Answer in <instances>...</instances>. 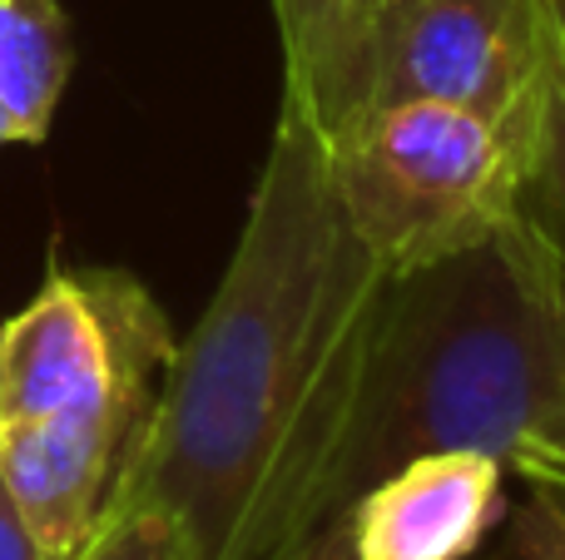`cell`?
<instances>
[{
  "label": "cell",
  "instance_id": "obj_14",
  "mask_svg": "<svg viewBox=\"0 0 565 560\" xmlns=\"http://www.w3.org/2000/svg\"><path fill=\"white\" fill-rule=\"evenodd\" d=\"M292 560H358L352 556V541H348V521H342V511L332 516L328 526H318V531L308 536V541L292 551Z\"/></svg>",
  "mask_w": 565,
  "mask_h": 560
},
{
  "label": "cell",
  "instance_id": "obj_8",
  "mask_svg": "<svg viewBox=\"0 0 565 560\" xmlns=\"http://www.w3.org/2000/svg\"><path fill=\"white\" fill-rule=\"evenodd\" d=\"M387 6L392 0H322L318 50L298 79H282V95H298L312 109L322 134L358 109L362 55H367L372 25L387 15Z\"/></svg>",
  "mask_w": 565,
  "mask_h": 560
},
{
  "label": "cell",
  "instance_id": "obj_10",
  "mask_svg": "<svg viewBox=\"0 0 565 560\" xmlns=\"http://www.w3.org/2000/svg\"><path fill=\"white\" fill-rule=\"evenodd\" d=\"M507 560H565V511L551 492H531L516 511Z\"/></svg>",
  "mask_w": 565,
  "mask_h": 560
},
{
  "label": "cell",
  "instance_id": "obj_16",
  "mask_svg": "<svg viewBox=\"0 0 565 560\" xmlns=\"http://www.w3.org/2000/svg\"><path fill=\"white\" fill-rule=\"evenodd\" d=\"M531 492H541V486H531ZM551 496H556V502H561V511H565V492H551Z\"/></svg>",
  "mask_w": 565,
  "mask_h": 560
},
{
  "label": "cell",
  "instance_id": "obj_15",
  "mask_svg": "<svg viewBox=\"0 0 565 560\" xmlns=\"http://www.w3.org/2000/svg\"><path fill=\"white\" fill-rule=\"evenodd\" d=\"M6 144H20V129H15V119H10V109L0 105V149Z\"/></svg>",
  "mask_w": 565,
  "mask_h": 560
},
{
  "label": "cell",
  "instance_id": "obj_13",
  "mask_svg": "<svg viewBox=\"0 0 565 560\" xmlns=\"http://www.w3.org/2000/svg\"><path fill=\"white\" fill-rule=\"evenodd\" d=\"M0 560H50L45 546L35 541V531L25 526V516H20L6 476H0Z\"/></svg>",
  "mask_w": 565,
  "mask_h": 560
},
{
  "label": "cell",
  "instance_id": "obj_1",
  "mask_svg": "<svg viewBox=\"0 0 565 560\" xmlns=\"http://www.w3.org/2000/svg\"><path fill=\"white\" fill-rule=\"evenodd\" d=\"M387 283L348 224L318 119L282 95L238 248L115 506L164 511L184 560H292L348 511Z\"/></svg>",
  "mask_w": 565,
  "mask_h": 560
},
{
  "label": "cell",
  "instance_id": "obj_12",
  "mask_svg": "<svg viewBox=\"0 0 565 560\" xmlns=\"http://www.w3.org/2000/svg\"><path fill=\"white\" fill-rule=\"evenodd\" d=\"M507 472H516L526 486H541V492H565V422L541 442H526L516 456H511Z\"/></svg>",
  "mask_w": 565,
  "mask_h": 560
},
{
  "label": "cell",
  "instance_id": "obj_2",
  "mask_svg": "<svg viewBox=\"0 0 565 560\" xmlns=\"http://www.w3.org/2000/svg\"><path fill=\"white\" fill-rule=\"evenodd\" d=\"M565 422V204L392 278L372 337L348 502L422 452L511 466Z\"/></svg>",
  "mask_w": 565,
  "mask_h": 560
},
{
  "label": "cell",
  "instance_id": "obj_4",
  "mask_svg": "<svg viewBox=\"0 0 565 560\" xmlns=\"http://www.w3.org/2000/svg\"><path fill=\"white\" fill-rule=\"evenodd\" d=\"M352 234L387 278L477 248L546 204H565V149L441 105H362L328 134Z\"/></svg>",
  "mask_w": 565,
  "mask_h": 560
},
{
  "label": "cell",
  "instance_id": "obj_6",
  "mask_svg": "<svg viewBox=\"0 0 565 560\" xmlns=\"http://www.w3.org/2000/svg\"><path fill=\"white\" fill-rule=\"evenodd\" d=\"M507 462L422 452L382 472L342 511L358 560H471L501 521Z\"/></svg>",
  "mask_w": 565,
  "mask_h": 560
},
{
  "label": "cell",
  "instance_id": "obj_11",
  "mask_svg": "<svg viewBox=\"0 0 565 560\" xmlns=\"http://www.w3.org/2000/svg\"><path fill=\"white\" fill-rule=\"evenodd\" d=\"M278 20L282 40V79H298L308 69L312 50H318V25H322V0H268Z\"/></svg>",
  "mask_w": 565,
  "mask_h": 560
},
{
  "label": "cell",
  "instance_id": "obj_7",
  "mask_svg": "<svg viewBox=\"0 0 565 560\" xmlns=\"http://www.w3.org/2000/svg\"><path fill=\"white\" fill-rule=\"evenodd\" d=\"M75 45L60 0H0V105L20 129V144H45L65 99Z\"/></svg>",
  "mask_w": 565,
  "mask_h": 560
},
{
  "label": "cell",
  "instance_id": "obj_9",
  "mask_svg": "<svg viewBox=\"0 0 565 560\" xmlns=\"http://www.w3.org/2000/svg\"><path fill=\"white\" fill-rule=\"evenodd\" d=\"M70 560H184V541L154 506H115Z\"/></svg>",
  "mask_w": 565,
  "mask_h": 560
},
{
  "label": "cell",
  "instance_id": "obj_3",
  "mask_svg": "<svg viewBox=\"0 0 565 560\" xmlns=\"http://www.w3.org/2000/svg\"><path fill=\"white\" fill-rule=\"evenodd\" d=\"M174 353L164 308L125 268H50L0 317V476L50 560L115 511Z\"/></svg>",
  "mask_w": 565,
  "mask_h": 560
},
{
  "label": "cell",
  "instance_id": "obj_5",
  "mask_svg": "<svg viewBox=\"0 0 565 560\" xmlns=\"http://www.w3.org/2000/svg\"><path fill=\"white\" fill-rule=\"evenodd\" d=\"M441 99L565 149V0H392L362 105Z\"/></svg>",
  "mask_w": 565,
  "mask_h": 560
}]
</instances>
